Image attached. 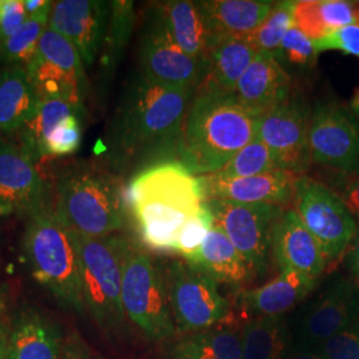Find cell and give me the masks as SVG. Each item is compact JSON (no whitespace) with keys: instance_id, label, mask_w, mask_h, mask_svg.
I'll return each mask as SVG.
<instances>
[{"instance_id":"obj_1","label":"cell","mask_w":359,"mask_h":359,"mask_svg":"<svg viewBox=\"0 0 359 359\" xmlns=\"http://www.w3.org/2000/svg\"><path fill=\"white\" fill-rule=\"evenodd\" d=\"M196 90L173 87L144 74L124 90L105 136L107 158L117 172L142 170L177 160L188 107Z\"/></svg>"},{"instance_id":"obj_2","label":"cell","mask_w":359,"mask_h":359,"mask_svg":"<svg viewBox=\"0 0 359 359\" xmlns=\"http://www.w3.org/2000/svg\"><path fill=\"white\" fill-rule=\"evenodd\" d=\"M126 197L142 244L154 252L175 253L180 229L206 201L205 185L201 176L170 160L137 172Z\"/></svg>"},{"instance_id":"obj_3","label":"cell","mask_w":359,"mask_h":359,"mask_svg":"<svg viewBox=\"0 0 359 359\" xmlns=\"http://www.w3.org/2000/svg\"><path fill=\"white\" fill-rule=\"evenodd\" d=\"M259 116L233 92L197 90L184 120L180 163L194 176L216 173L258 139Z\"/></svg>"},{"instance_id":"obj_4","label":"cell","mask_w":359,"mask_h":359,"mask_svg":"<svg viewBox=\"0 0 359 359\" xmlns=\"http://www.w3.org/2000/svg\"><path fill=\"white\" fill-rule=\"evenodd\" d=\"M55 212L77 234L105 237L126 226L128 206L120 180L87 161L62 168L55 180Z\"/></svg>"},{"instance_id":"obj_5","label":"cell","mask_w":359,"mask_h":359,"mask_svg":"<svg viewBox=\"0 0 359 359\" xmlns=\"http://www.w3.org/2000/svg\"><path fill=\"white\" fill-rule=\"evenodd\" d=\"M22 248L34 281L62 306L86 313L76 231L53 208L47 206L27 217Z\"/></svg>"},{"instance_id":"obj_6","label":"cell","mask_w":359,"mask_h":359,"mask_svg":"<svg viewBox=\"0 0 359 359\" xmlns=\"http://www.w3.org/2000/svg\"><path fill=\"white\" fill-rule=\"evenodd\" d=\"M77 240L86 313L103 332L117 334L127 318L121 301V283L128 238L118 234L105 237L77 234Z\"/></svg>"},{"instance_id":"obj_7","label":"cell","mask_w":359,"mask_h":359,"mask_svg":"<svg viewBox=\"0 0 359 359\" xmlns=\"http://www.w3.org/2000/svg\"><path fill=\"white\" fill-rule=\"evenodd\" d=\"M121 301L126 317L144 335L160 342L175 334L163 269L149 253L128 240L123 258Z\"/></svg>"},{"instance_id":"obj_8","label":"cell","mask_w":359,"mask_h":359,"mask_svg":"<svg viewBox=\"0 0 359 359\" xmlns=\"http://www.w3.org/2000/svg\"><path fill=\"white\" fill-rule=\"evenodd\" d=\"M163 274L172 317L180 332L208 330L229 317V301L203 270L187 261H170Z\"/></svg>"},{"instance_id":"obj_9","label":"cell","mask_w":359,"mask_h":359,"mask_svg":"<svg viewBox=\"0 0 359 359\" xmlns=\"http://www.w3.org/2000/svg\"><path fill=\"white\" fill-rule=\"evenodd\" d=\"M293 204L327 264L344 256L358 231L357 218L346 204L321 181L306 175L295 181Z\"/></svg>"},{"instance_id":"obj_10","label":"cell","mask_w":359,"mask_h":359,"mask_svg":"<svg viewBox=\"0 0 359 359\" xmlns=\"http://www.w3.org/2000/svg\"><path fill=\"white\" fill-rule=\"evenodd\" d=\"M26 69L41 99H62L86 111L88 95L86 65L75 46L63 35L48 27Z\"/></svg>"},{"instance_id":"obj_11","label":"cell","mask_w":359,"mask_h":359,"mask_svg":"<svg viewBox=\"0 0 359 359\" xmlns=\"http://www.w3.org/2000/svg\"><path fill=\"white\" fill-rule=\"evenodd\" d=\"M215 224L225 231L231 244L243 256L249 269L264 274L271 255V234L283 216L281 205L237 204L222 200H206Z\"/></svg>"},{"instance_id":"obj_12","label":"cell","mask_w":359,"mask_h":359,"mask_svg":"<svg viewBox=\"0 0 359 359\" xmlns=\"http://www.w3.org/2000/svg\"><path fill=\"white\" fill-rule=\"evenodd\" d=\"M309 148L313 164L359 173L358 120L338 104H318L310 115Z\"/></svg>"},{"instance_id":"obj_13","label":"cell","mask_w":359,"mask_h":359,"mask_svg":"<svg viewBox=\"0 0 359 359\" xmlns=\"http://www.w3.org/2000/svg\"><path fill=\"white\" fill-rule=\"evenodd\" d=\"M310 115L306 104L290 96L259 116L258 139L273 154L277 167L304 176L311 167L309 148Z\"/></svg>"},{"instance_id":"obj_14","label":"cell","mask_w":359,"mask_h":359,"mask_svg":"<svg viewBox=\"0 0 359 359\" xmlns=\"http://www.w3.org/2000/svg\"><path fill=\"white\" fill-rule=\"evenodd\" d=\"M139 59L142 74L168 86L197 90L205 77V63L193 59L180 48L156 7L147 16Z\"/></svg>"},{"instance_id":"obj_15","label":"cell","mask_w":359,"mask_h":359,"mask_svg":"<svg viewBox=\"0 0 359 359\" xmlns=\"http://www.w3.org/2000/svg\"><path fill=\"white\" fill-rule=\"evenodd\" d=\"M48 194L38 161L20 145L0 137V217H28L48 206Z\"/></svg>"},{"instance_id":"obj_16","label":"cell","mask_w":359,"mask_h":359,"mask_svg":"<svg viewBox=\"0 0 359 359\" xmlns=\"http://www.w3.org/2000/svg\"><path fill=\"white\" fill-rule=\"evenodd\" d=\"M359 320V286L337 277L309 306L295 327L294 345L311 348Z\"/></svg>"},{"instance_id":"obj_17","label":"cell","mask_w":359,"mask_h":359,"mask_svg":"<svg viewBox=\"0 0 359 359\" xmlns=\"http://www.w3.org/2000/svg\"><path fill=\"white\" fill-rule=\"evenodd\" d=\"M111 18V1L60 0L53 3L48 27L68 39L86 67L99 59Z\"/></svg>"},{"instance_id":"obj_18","label":"cell","mask_w":359,"mask_h":359,"mask_svg":"<svg viewBox=\"0 0 359 359\" xmlns=\"http://www.w3.org/2000/svg\"><path fill=\"white\" fill-rule=\"evenodd\" d=\"M271 256L281 270H295L314 280L329 265L294 209H285L273 229Z\"/></svg>"},{"instance_id":"obj_19","label":"cell","mask_w":359,"mask_h":359,"mask_svg":"<svg viewBox=\"0 0 359 359\" xmlns=\"http://www.w3.org/2000/svg\"><path fill=\"white\" fill-rule=\"evenodd\" d=\"M201 177L205 185L206 200L281 206L293 201L294 184L298 179L297 175L283 169L243 179L218 180L210 175Z\"/></svg>"},{"instance_id":"obj_20","label":"cell","mask_w":359,"mask_h":359,"mask_svg":"<svg viewBox=\"0 0 359 359\" xmlns=\"http://www.w3.org/2000/svg\"><path fill=\"white\" fill-rule=\"evenodd\" d=\"M233 93L248 108L262 115L292 96V79L276 55L258 52Z\"/></svg>"},{"instance_id":"obj_21","label":"cell","mask_w":359,"mask_h":359,"mask_svg":"<svg viewBox=\"0 0 359 359\" xmlns=\"http://www.w3.org/2000/svg\"><path fill=\"white\" fill-rule=\"evenodd\" d=\"M154 7L180 48L206 65L209 52L221 36L210 26L200 3L172 0Z\"/></svg>"},{"instance_id":"obj_22","label":"cell","mask_w":359,"mask_h":359,"mask_svg":"<svg viewBox=\"0 0 359 359\" xmlns=\"http://www.w3.org/2000/svg\"><path fill=\"white\" fill-rule=\"evenodd\" d=\"M317 280L295 270H283L259 287L238 295V306L244 314L259 317H283L314 289Z\"/></svg>"},{"instance_id":"obj_23","label":"cell","mask_w":359,"mask_h":359,"mask_svg":"<svg viewBox=\"0 0 359 359\" xmlns=\"http://www.w3.org/2000/svg\"><path fill=\"white\" fill-rule=\"evenodd\" d=\"M59 329L35 309L22 310L10 327L7 359H62Z\"/></svg>"},{"instance_id":"obj_24","label":"cell","mask_w":359,"mask_h":359,"mask_svg":"<svg viewBox=\"0 0 359 359\" xmlns=\"http://www.w3.org/2000/svg\"><path fill=\"white\" fill-rule=\"evenodd\" d=\"M41 96L23 65L0 69V132H19L36 115Z\"/></svg>"},{"instance_id":"obj_25","label":"cell","mask_w":359,"mask_h":359,"mask_svg":"<svg viewBox=\"0 0 359 359\" xmlns=\"http://www.w3.org/2000/svg\"><path fill=\"white\" fill-rule=\"evenodd\" d=\"M257 53L252 44L241 36L224 35L218 38L209 52L205 77L197 90L233 92Z\"/></svg>"},{"instance_id":"obj_26","label":"cell","mask_w":359,"mask_h":359,"mask_svg":"<svg viewBox=\"0 0 359 359\" xmlns=\"http://www.w3.org/2000/svg\"><path fill=\"white\" fill-rule=\"evenodd\" d=\"M189 264L203 270L217 283L237 286L252 276L244 258L217 224L208 233L197 256Z\"/></svg>"},{"instance_id":"obj_27","label":"cell","mask_w":359,"mask_h":359,"mask_svg":"<svg viewBox=\"0 0 359 359\" xmlns=\"http://www.w3.org/2000/svg\"><path fill=\"white\" fill-rule=\"evenodd\" d=\"M218 36H244L266 19L274 1L266 0H209L198 1Z\"/></svg>"},{"instance_id":"obj_28","label":"cell","mask_w":359,"mask_h":359,"mask_svg":"<svg viewBox=\"0 0 359 359\" xmlns=\"http://www.w3.org/2000/svg\"><path fill=\"white\" fill-rule=\"evenodd\" d=\"M172 359H241V335L228 327H212L182 337L170 350Z\"/></svg>"},{"instance_id":"obj_29","label":"cell","mask_w":359,"mask_h":359,"mask_svg":"<svg viewBox=\"0 0 359 359\" xmlns=\"http://www.w3.org/2000/svg\"><path fill=\"white\" fill-rule=\"evenodd\" d=\"M84 115L75 104L62 99H41L36 115L19 130L20 147L35 161L41 160V152L52 133L72 116Z\"/></svg>"},{"instance_id":"obj_30","label":"cell","mask_w":359,"mask_h":359,"mask_svg":"<svg viewBox=\"0 0 359 359\" xmlns=\"http://www.w3.org/2000/svg\"><path fill=\"white\" fill-rule=\"evenodd\" d=\"M241 359H283L289 333L283 317L252 318L245 325Z\"/></svg>"},{"instance_id":"obj_31","label":"cell","mask_w":359,"mask_h":359,"mask_svg":"<svg viewBox=\"0 0 359 359\" xmlns=\"http://www.w3.org/2000/svg\"><path fill=\"white\" fill-rule=\"evenodd\" d=\"M136 20L133 1H111V18L100 52V74L104 81L115 72L127 48Z\"/></svg>"},{"instance_id":"obj_32","label":"cell","mask_w":359,"mask_h":359,"mask_svg":"<svg viewBox=\"0 0 359 359\" xmlns=\"http://www.w3.org/2000/svg\"><path fill=\"white\" fill-rule=\"evenodd\" d=\"M294 1H274L266 19L261 26L244 38L257 52H268L277 55L285 35L294 26Z\"/></svg>"},{"instance_id":"obj_33","label":"cell","mask_w":359,"mask_h":359,"mask_svg":"<svg viewBox=\"0 0 359 359\" xmlns=\"http://www.w3.org/2000/svg\"><path fill=\"white\" fill-rule=\"evenodd\" d=\"M274 169L280 168L277 167L269 148L259 139H256L244 147L225 167L210 176L218 180L243 179Z\"/></svg>"},{"instance_id":"obj_34","label":"cell","mask_w":359,"mask_h":359,"mask_svg":"<svg viewBox=\"0 0 359 359\" xmlns=\"http://www.w3.org/2000/svg\"><path fill=\"white\" fill-rule=\"evenodd\" d=\"M47 28V20L27 19L26 23L11 38L0 44V65L26 67L36 55L39 41Z\"/></svg>"},{"instance_id":"obj_35","label":"cell","mask_w":359,"mask_h":359,"mask_svg":"<svg viewBox=\"0 0 359 359\" xmlns=\"http://www.w3.org/2000/svg\"><path fill=\"white\" fill-rule=\"evenodd\" d=\"M213 226L215 217L205 201L200 210L180 229L175 244V253L182 257L187 262H192Z\"/></svg>"},{"instance_id":"obj_36","label":"cell","mask_w":359,"mask_h":359,"mask_svg":"<svg viewBox=\"0 0 359 359\" xmlns=\"http://www.w3.org/2000/svg\"><path fill=\"white\" fill-rule=\"evenodd\" d=\"M318 53L314 41L293 26L285 35L276 57L280 63L283 62L297 68L311 69L317 62Z\"/></svg>"},{"instance_id":"obj_37","label":"cell","mask_w":359,"mask_h":359,"mask_svg":"<svg viewBox=\"0 0 359 359\" xmlns=\"http://www.w3.org/2000/svg\"><path fill=\"white\" fill-rule=\"evenodd\" d=\"M308 350L316 351L323 359H359V320Z\"/></svg>"},{"instance_id":"obj_38","label":"cell","mask_w":359,"mask_h":359,"mask_svg":"<svg viewBox=\"0 0 359 359\" xmlns=\"http://www.w3.org/2000/svg\"><path fill=\"white\" fill-rule=\"evenodd\" d=\"M322 184L330 188L359 218V173H345L338 170L323 169L320 173Z\"/></svg>"},{"instance_id":"obj_39","label":"cell","mask_w":359,"mask_h":359,"mask_svg":"<svg viewBox=\"0 0 359 359\" xmlns=\"http://www.w3.org/2000/svg\"><path fill=\"white\" fill-rule=\"evenodd\" d=\"M294 26L313 41L327 36L320 13V0L294 1Z\"/></svg>"},{"instance_id":"obj_40","label":"cell","mask_w":359,"mask_h":359,"mask_svg":"<svg viewBox=\"0 0 359 359\" xmlns=\"http://www.w3.org/2000/svg\"><path fill=\"white\" fill-rule=\"evenodd\" d=\"M317 51H341L359 57V26L344 27L325 38L316 40Z\"/></svg>"},{"instance_id":"obj_41","label":"cell","mask_w":359,"mask_h":359,"mask_svg":"<svg viewBox=\"0 0 359 359\" xmlns=\"http://www.w3.org/2000/svg\"><path fill=\"white\" fill-rule=\"evenodd\" d=\"M27 22L23 0H0V44Z\"/></svg>"},{"instance_id":"obj_42","label":"cell","mask_w":359,"mask_h":359,"mask_svg":"<svg viewBox=\"0 0 359 359\" xmlns=\"http://www.w3.org/2000/svg\"><path fill=\"white\" fill-rule=\"evenodd\" d=\"M27 19L50 22L53 1L51 0H23Z\"/></svg>"},{"instance_id":"obj_43","label":"cell","mask_w":359,"mask_h":359,"mask_svg":"<svg viewBox=\"0 0 359 359\" xmlns=\"http://www.w3.org/2000/svg\"><path fill=\"white\" fill-rule=\"evenodd\" d=\"M350 246L351 248L347 255V266L350 269V273L353 274L355 283L359 286V226L357 236Z\"/></svg>"},{"instance_id":"obj_44","label":"cell","mask_w":359,"mask_h":359,"mask_svg":"<svg viewBox=\"0 0 359 359\" xmlns=\"http://www.w3.org/2000/svg\"><path fill=\"white\" fill-rule=\"evenodd\" d=\"M283 359H323L316 351L290 345Z\"/></svg>"},{"instance_id":"obj_45","label":"cell","mask_w":359,"mask_h":359,"mask_svg":"<svg viewBox=\"0 0 359 359\" xmlns=\"http://www.w3.org/2000/svg\"><path fill=\"white\" fill-rule=\"evenodd\" d=\"M8 337H10V329L6 325L0 323V359H7Z\"/></svg>"},{"instance_id":"obj_46","label":"cell","mask_w":359,"mask_h":359,"mask_svg":"<svg viewBox=\"0 0 359 359\" xmlns=\"http://www.w3.org/2000/svg\"><path fill=\"white\" fill-rule=\"evenodd\" d=\"M65 358L67 359H87L84 350L76 345H69L65 351Z\"/></svg>"},{"instance_id":"obj_47","label":"cell","mask_w":359,"mask_h":359,"mask_svg":"<svg viewBox=\"0 0 359 359\" xmlns=\"http://www.w3.org/2000/svg\"><path fill=\"white\" fill-rule=\"evenodd\" d=\"M6 304H7V286L0 285V318L6 310Z\"/></svg>"},{"instance_id":"obj_48","label":"cell","mask_w":359,"mask_h":359,"mask_svg":"<svg viewBox=\"0 0 359 359\" xmlns=\"http://www.w3.org/2000/svg\"><path fill=\"white\" fill-rule=\"evenodd\" d=\"M351 107H353L354 112L359 116V90L355 93V96H354V99H353V102H351Z\"/></svg>"},{"instance_id":"obj_49","label":"cell","mask_w":359,"mask_h":359,"mask_svg":"<svg viewBox=\"0 0 359 359\" xmlns=\"http://www.w3.org/2000/svg\"><path fill=\"white\" fill-rule=\"evenodd\" d=\"M62 359H67V358H65V354H63V355H62Z\"/></svg>"}]
</instances>
